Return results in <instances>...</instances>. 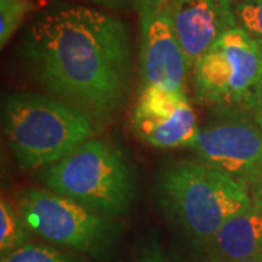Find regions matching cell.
Here are the masks:
<instances>
[{
  "mask_svg": "<svg viewBox=\"0 0 262 262\" xmlns=\"http://www.w3.org/2000/svg\"><path fill=\"white\" fill-rule=\"evenodd\" d=\"M19 54L44 89L91 115L98 125L110 121L127 96L128 29L105 12L56 3L32 19Z\"/></svg>",
  "mask_w": 262,
  "mask_h": 262,
  "instance_id": "1",
  "label": "cell"
},
{
  "mask_svg": "<svg viewBox=\"0 0 262 262\" xmlns=\"http://www.w3.org/2000/svg\"><path fill=\"white\" fill-rule=\"evenodd\" d=\"M3 131L9 149L24 169L47 168L96 137L98 124L73 105L31 92L3 99Z\"/></svg>",
  "mask_w": 262,
  "mask_h": 262,
  "instance_id": "2",
  "label": "cell"
},
{
  "mask_svg": "<svg viewBox=\"0 0 262 262\" xmlns=\"http://www.w3.org/2000/svg\"><path fill=\"white\" fill-rule=\"evenodd\" d=\"M156 196L168 217L206 246L232 215L252 206L249 189L203 162H181L156 179Z\"/></svg>",
  "mask_w": 262,
  "mask_h": 262,
  "instance_id": "3",
  "label": "cell"
},
{
  "mask_svg": "<svg viewBox=\"0 0 262 262\" xmlns=\"http://www.w3.org/2000/svg\"><path fill=\"white\" fill-rule=\"evenodd\" d=\"M47 189L67 196L86 208L121 217L134 200V172L118 147L99 139L80 144L64 159L41 169Z\"/></svg>",
  "mask_w": 262,
  "mask_h": 262,
  "instance_id": "4",
  "label": "cell"
},
{
  "mask_svg": "<svg viewBox=\"0 0 262 262\" xmlns=\"http://www.w3.org/2000/svg\"><path fill=\"white\" fill-rule=\"evenodd\" d=\"M16 208L31 230L46 241L96 259L111 256L122 232L115 217L92 211L47 188L22 189Z\"/></svg>",
  "mask_w": 262,
  "mask_h": 262,
  "instance_id": "5",
  "label": "cell"
},
{
  "mask_svg": "<svg viewBox=\"0 0 262 262\" xmlns=\"http://www.w3.org/2000/svg\"><path fill=\"white\" fill-rule=\"evenodd\" d=\"M191 75L201 103L223 111H246L262 76V46L236 27L198 60Z\"/></svg>",
  "mask_w": 262,
  "mask_h": 262,
  "instance_id": "6",
  "label": "cell"
},
{
  "mask_svg": "<svg viewBox=\"0 0 262 262\" xmlns=\"http://www.w3.org/2000/svg\"><path fill=\"white\" fill-rule=\"evenodd\" d=\"M191 149L200 162L248 189L262 177V128L252 118H230L200 128Z\"/></svg>",
  "mask_w": 262,
  "mask_h": 262,
  "instance_id": "7",
  "label": "cell"
},
{
  "mask_svg": "<svg viewBox=\"0 0 262 262\" xmlns=\"http://www.w3.org/2000/svg\"><path fill=\"white\" fill-rule=\"evenodd\" d=\"M140 10V69L143 86H156L187 95L188 66L166 3L139 0Z\"/></svg>",
  "mask_w": 262,
  "mask_h": 262,
  "instance_id": "8",
  "label": "cell"
},
{
  "mask_svg": "<svg viewBox=\"0 0 262 262\" xmlns=\"http://www.w3.org/2000/svg\"><path fill=\"white\" fill-rule=\"evenodd\" d=\"M136 136L156 149L192 147L200 133L187 95L143 86L131 115Z\"/></svg>",
  "mask_w": 262,
  "mask_h": 262,
  "instance_id": "9",
  "label": "cell"
},
{
  "mask_svg": "<svg viewBox=\"0 0 262 262\" xmlns=\"http://www.w3.org/2000/svg\"><path fill=\"white\" fill-rule=\"evenodd\" d=\"M166 8L189 73L227 31L239 27L232 0H168Z\"/></svg>",
  "mask_w": 262,
  "mask_h": 262,
  "instance_id": "10",
  "label": "cell"
},
{
  "mask_svg": "<svg viewBox=\"0 0 262 262\" xmlns=\"http://www.w3.org/2000/svg\"><path fill=\"white\" fill-rule=\"evenodd\" d=\"M206 248L226 262L244 261L262 253V213L251 206L232 215Z\"/></svg>",
  "mask_w": 262,
  "mask_h": 262,
  "instance_id": "11",
  "label": "cell"
},
{
  "mask_svg": "<svg viewBox=\"0 0 262 262\" xmlns=\"http://www.w3.org/2000/svg\"><path fill=\"white\" fill-rule=\"evenodd\" d=\"M31 227L19 214L18 208L2 198L0 201V258L8 256L31 244Z\"/></svg>",
  "mask_w": 262,
  "mask_h": 262,
  "instance_id": "12",
  "label": "cell"
},
{
  "mask_svg": "<svg viewBox=\"0 0 262 262\" xmlns=\"http://www.w3.org/2000/svg\"><path fill=\"white\" fill-rule=\"evenodd\" d=\"M32 9L31 0H0V46L5 47Z\"/></svg>",
  "mask_w": 262,
  "mask_h": 262,
  "instance_id": "13",
  "label": "cell"
},
{
  "mask_svg": "<svg viewBox=\"0 0 262 262\" xmlns=\"http://www.w3.org/2000/svg\"><path fill=\"white\" fill-rule=\"evenodd\" d=\"M0 262H80L67 253L60 252L50 246L28 244L8 256L0 258Z\"/></svg>",
  "mask_w": 262,
  "mask_h": 262,
  "instance_id": "14",
  "label": "cell"
},
{
  "mask_svg": "<svg viewBox=\"0 0 262 262\" xmlns=\"http://www.w3.org/2000/svg\"><path fill=\"white\" fill-rule=\"evenodd\" d=\"M234 13L237 25L262 46V0H237Z\"/></svg>",
  "mask_w": 262,
  "mask_h": 262,
  "instance_id": "15",
  "label": "cell"
},
{
  "mask_svg": "<svg viewBox=\"0 0 262 262\" xmlns=\"http://www.w3.org/2000/svg\"><path fill=\"white\" fill-rule=\"evenodd\" d=\"M133 262H175L163 251L156 237H147L137 249Z\"/></svg>",
  "mask_w": 262,
  "mask_h": 262,
  "instance_id": "16",
  "label": "cell"
},
{
  "mask_svg": "<svg viewBox=\"0 0 262 262\" xmlns=\"http://www.w3.org/2000/svg\"><path fill=\"white\" fill-rule=\"evenodd\" d=\"M246 113L249 114L253 121L256 122L262 128V76L261 79H259V83L256 84L252 96L249 99Z\"/></svg>",
  "mask_w": 262,
  "mask_h": 262,
  "instance_id": "17",
  "label": "cell"
},
{
  "mask_svg": "<svg viewBox=\"0 0 262 262\" xmlns=\"http://www.w3.org/2000/svg\"><path fill=\"white\" fill-rule=\"evenodd\" d=\"M249 195H251L252 206L262 213V177H259L249 187Z\"/></svg>",
  "mask_w": 262,
  "mask_h": 262,
  "instance_id": "18",
  "label": "cell"
},
{
  "mask_svg": "<svg viewBox=\"0 0 262 262\" xmlns=\"http://www.w3.org/2000/svg\"><path fill=\"white\" fill-rule=\"evenodd\" d=\"M89 2L103 6V8H108V9H122L133 2H139V0H89Z\"/></svg>",
  "mask_w": 262,
  "mask_h": 262,
  "instance_id": "19",
  "label": "cell"
},
{
  "mask_svg": "<svg viewBox=\"0 0 262 262\" xmlns=\"http://www.w3.org/2000/svg\"><path fill=\"white\" fill-rule=\"evenodd\" d=\"M200 262H226V261H223V259H222V258H219V256H214V255L208 253L206 258H204V259H201Z\"/></svg>",
  "mask_w": 262,
  "mask_h": 262,
  "instance_id": "20",
  "label": "cell"
},
{
  "mask_svg": "<svg viewBox=\"0 0 262 262\" xmlns=\"http://www.w3.org/2000/svg\"><path fill=\"white\" fill-rule=\"evenodd\" d=\"M236 262H262V253H258V255L251 256V258L244 259V261H236Z\"/></svg>",
  "mask_w": 262,
  "mask_h": 262,
  "instance_id": "21",
  "label": "cell"
},
{
  "mask_svg": "<svg viewBox=\"0 0 262 262\" xmlns=\"http://www.w3.org/2000/svg\"><path fill=\"white\" fill-rule=\"evenodd\" d=\"M156 2H159V3H168V0H156Z\"/></svg>",
  "mask_w": 262,
  "mask_h": 262,
  "instance_id": "22",
  "label": "cell"
}]
</instances>
